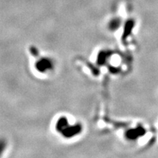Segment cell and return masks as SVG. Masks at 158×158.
Returning a JSON list of instances; mask_svg holds the SVG:
<instances>
[{"instance_id":"obj_1","label":"cell","mask_w":158,"mask_h":158,"mask_svg":"<svg viewBox=\"0 0 158 158\" xmlns=\"http://www.w3.org/2000/svg\"><path fill=\"white\" fill-rule=\"evenodd\" d=\"M5 147V141H2V140H0V155L2 153Z\"/></svg>"}]
</instances>
